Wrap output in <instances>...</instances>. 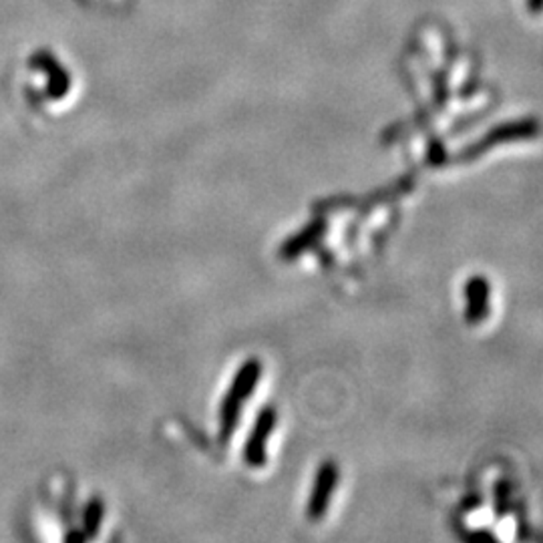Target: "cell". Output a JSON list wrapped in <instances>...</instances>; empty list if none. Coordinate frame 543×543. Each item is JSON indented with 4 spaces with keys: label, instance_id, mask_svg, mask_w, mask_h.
Returning <instances> with one entry per match:
<instances>
[{
    "label": "cell",
    "instance_id": "1",
    "mask_svg": "<svg viewBox=\"0 0 543 543\" xmlns=\"http://www.w3.org/2000/svg\"><path fill=\"white\" fill-rule=\"evenodd\" d=\"M261 378V361L260 358H248L240 366V371L231 378L230 389L224 396V403L220 406V443H228L234 435L241 406L248 401V396L258 389Z\"/></svg>",
    "mask_w": 543,
    "mask_h": 543
},
{
    "label": "cell",
    "instance_id": "2",
    "mask_svg": "<svg viewBox=\"0 0 543 543\" xmlns=\"http://www.w3.org/2000/svg\"><path fill=\"white\" fill-rule=\"evenodd\" d=\"M278 413L274 406H264L256 416V423L251 426V431L244 445V461L251 469H261L268 461L266 443L272 437V433L276 429Z\"/></svg>",
    "mask_w": 543,
    "mask_h": 543
},
{
    "label": "cell",
    "instance_id": "3",
    "mask_svg": "<svg viewBox=\"0 0 543 543\" xmlns=\"http://www.w3.org/2000/svg\"><path fill=\"white\" fill-rule=\"evenodd\" d=\"M338 465L334 461H324L320 465L316 475H314V483H312V491H310V499H308V519L310 521H320L328 511V506H331L333 493L336 491L338 485Z\"/></svg>",
    "mask_w": 543,
    "mask_h": 543
},
{
    "label": "cell",
    "instance_id": "4",
    "mask_svg": "<svg viewBox=\"0 0 543 543\" xmlns=\"http://www.w3.org/2000/svg\"><path fill=\"white\" fill-rule=\"evenodd\" d=\"M533 135H538V123L533 119H529V121L523 119V121H517V123H506V125H501V128L489 131L479 143L471 145V148L465 153H461V155H465V159H473V158H477L479 153L493 148V145L506 143V141H511V139H526V138H533Z\"/></svg>",
    "mask_w": 543,
    "mask_h": 543
},
{
    "label": "cell",
    "instance_id": "5",
    "mask_svg": "<svg viewBox=\"0 0 543 543\" xmlns=\"http://www.w3.org/2000/svg\"><path fill=\"white\" fill-rule=\"evenodd\" d=\"M465 298H467V306H465V320H467V323L473 326L485 323L489 316V310H491L489 280L481 274L471 276L467 282H465Z\"/></svg>",
    "mask_w": 543,
    "mask_h": 543
},
{
    "label": "cell",
    "instance_id": "6",
    "mask_svg": "<svg viewBox=\"0 0 543 543\" xmlns=\"http://www.w3.org/2000/svg\"><path fill=\"white\" fill-rule=\"evenodd\" d=\"M324 231H326V224L323 220L312 221V224H308L302 231H298L294 238H290L288 241H284L282 248H280V256H282L284 260L298 258L304 250L318 244V240L323 238Z\"/></svg>",
    "mask_w": 543,
    "mask_h": 543
},
{
    "label": "cell",
    "instance_id": "7",
    "mask_svg": "<svg viewBox=\"0 0 543 543\" xmlns=\"http://www.w3.org/2000/svg\"><path fill=\"white\" fill-rule=\"evenodd\" d=\"M103 501L101 499H91L89 506H87L85 511V529L89 536H97V531H99L101 526V519H103Z\"/></svg>",
    "mask_w": 543,
    "mask_h": 543
}]
</instances>
